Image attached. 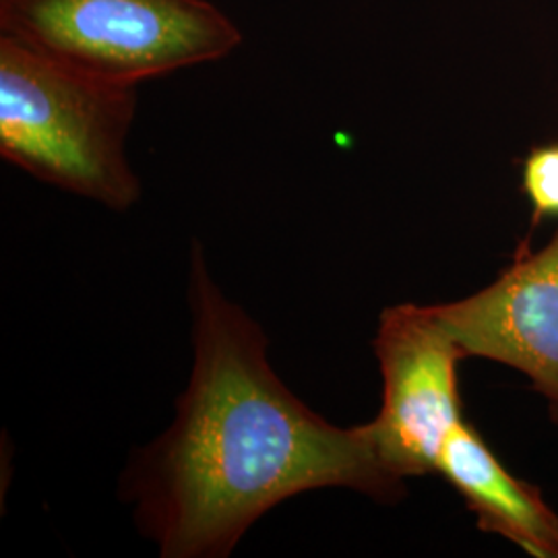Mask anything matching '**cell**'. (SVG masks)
<instances>
[{"instance_id":"obj_1","label":"cell","mask_w":558,"mask_h":558,"mask_svg":"<svg viewBox=\"0 0 558 558\" xmlns=\"http://www.w3.org/2000/svg\"><path fill=\"white\" fill-rule=\"evenodd\" d=\"M193 373L172 426L122 474V497L163 558L228 557L279 502L319 488L403 495L364 426L339 428L274 373L267 338L226 299L193 244Z\"/></svg>"},{"instance_id":"obj_2","label":"cell","mask_w":558,"mask_h":558,"mask_svg":"<svg viewBox=\"0 0 558 558\" xmlns=\"http://www.w3.org/2000/svg\"><path fill=\"white\" fill-rule=\"evenodd\" d=\"M137 87L100 80L0 36V156L46 184L124 211L141 197L126 158Z\"/></svg>"},{"instance_id":"obj_3","label":"cell","mask_w":558,"mask_h":558,"mask_svg":"<svg viewBox=\"0 0 558 558\" xmlns=\"http://www.w3.org/2000/svg\"><path fill=\"white\" fill-rule=\"evenodd\" d=\"M0 36L135 87L242 44L239 25L209 0H0Z\"/></svg>"},{"instance_id":"obj_4","label":"cell","mask_w":558,"mask_h":558,"mask_svg":"<svg viewBox=\"0 0 558 558\" xmlns=\"http://www.w3.org/2000/svg\"><path fill=\"white\" fill-rule=\"evenodd\" d=\"M373 345L383 405L379 416L362 426L396 478L433 474L445 440L463 422L458 366L465 354L437 304L389 306Z\"/></svg>"},{"instance_id":"obj_5","label":"cell","mask_w":558,"mask_h":558,"mask_svg":"<svg viewBox=\"0 0 558 558\" xmlns=\"http://www.w3.org/2000/svg\"><path fill=\"white\" fill-rule=\"evenodd\" d=\"M437 308L465 359L495 360L527 375L558 422V232L538 253L523 240L497 281Z\"/></svg>"},{"instance_id":"obj_6","label":"cell","mask_w":558,"mask_h":558,"mask_svg":"<svg viewBox=\"0 0 558 558\" xmlns=\"http://www.w3.org/2000/svg\"><path fill=\"white\" fill-rule=\"evenodd\" d=\"M437 474L465 500L480 530L511 539L534 557L558 558L557 513L536 486L507 472L468 422H459L445 440Z\"/></svg>"},{"instance_id":"obj_7","label":"cell","mask_w":558,"mask_h":558,"mask_svg":"<svg viewBox=\"0 0 558 558\" xmlns=\"http://www.w3.org/2000/svg\"><path fill=\"white\" fill-rule=\"evenodd\" d=\"M521 186L534 209V223L558 218V143L536 147L523 161Z\"/></svg>"}]
</instances>
